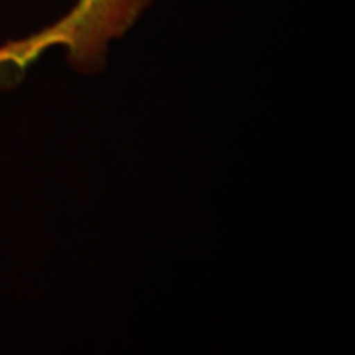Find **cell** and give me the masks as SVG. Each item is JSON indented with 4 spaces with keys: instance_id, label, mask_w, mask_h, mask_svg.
<instances>
[{
    "instance_id": "obj_1",
    "label": "cell",
    "mask_w": 355,
    "mask_h": 355,
    "mask_svg": "<svg viewBox=\"0 0 355 355\" xmlns=\"http://www.w3.org/2000/svg\"><path fill=\"white\" fill-rule=\"evenodd\" d=\"M152 0H78L64 19L37 37L0 50V60L28 61L51 44H63L71 63L96 68L107 44L135 24Z\"/></svg>"
}]
</instances>
